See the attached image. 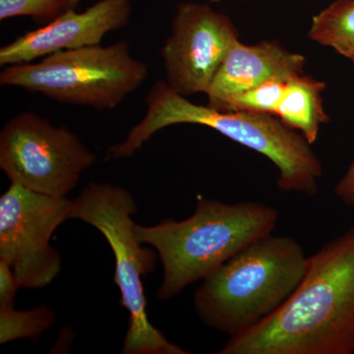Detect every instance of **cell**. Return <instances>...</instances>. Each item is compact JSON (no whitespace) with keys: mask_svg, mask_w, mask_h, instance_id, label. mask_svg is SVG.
<instances>
[{"mask_svg":"<svg viewBox=\"0 0 354 354\" xmlns=\"http://www.w3.org/2000/svg\"><path fill=\"white\" fill-rule=\"evenodd\" d=\"M218 354H353L354 225L312 257L292 297Z\"/></svg>","mask_w":354,"mask_h":354,"instance_id":"cell-1","label":"cell"},{"mask_svg":"<svg viewBox=\"0 0 354 354\" xmlns=\"http://www.w3.org/2000/svg\"><path fill=\"white\" fill-rule=\"evenodd\" d=\"M145 101V115L124 141L106 151V160L132 157L153 134L172 125H202L269 158L278 169L279 189L308 197L318 193L323 174L320 160L304 135L277 116L221 111L209 104H194L165 81L153 84Z\"/></svg>","mask_w":354,"mask_h":354,"instance_id":"cell-2","label":"cell"},{"mask_svg":"<svg viewBox=\"0 0 354 354\" xmlns=\"http://www.w3.org/2000/svg\"><path fill=\"white\" fill-rule=\"evenodd\" d=\"M276 209L255 201L228 204L198 199L186 220H165L153 227L135 223L138 241L157 250L164 267L160 299L178 295L191 283L206 279L242 249L272 234Z\"/></svg>","mask_w":354,"mask_h":354,"instance_id":"cell-3","label":"cell"},{"mask_svg":"<svg viewBox=\"0 0 354 354\" xmlns=\"http://www.w3.org/2000/svg\"><path fill=\"white\" fill-rule=\"evenodd\" d=\"M307 266L304 247L292 237H263L203 279L194 297L197 315L230 337L241 335L292 297Z\"/></svg>","mask_w":354,"mask_h":354,"instance_id":"cell-4","label":"cell"},{"mask_svg":"<svg viewBox=\"0 0 354 354\" xmlns=\"http://www.w3.org/2000/svg\"><path fill=\"white\" fill-rule=\"evenodd\" d=\"M136 203L129 191L109 183H90L70 206L68 218L97 228L109 242L115 259L114 283L120 290V304L129 312L124 354H185L156 329L147 315L142 278L155 269L156 253L142 247L135 234L132 216Z\"/></svg>","mask_w":354,"mask_h":354,"instance_id":"cell-5","label":"cell"},{"mask_svg":"<svg viewBox=\"0 0 354 354\" xmlns=\"http://www.w3.org/2000/svg\"><path fill=\"white\" fill-rule=\"evenodd\" d=\"M148 76V65L133 57L127 41H120L108 46L58 51L35 64L4 67L0 85L38 93L62 104L111 111Z\"/></svg>","mask_w":354,"mask_h":354,"instance_id":"cell-6","label":"cell"},{"mask_svg":"<svg viewBox=\"0 0 354 354\" xmlns=\"http://www.w3.org/2000/svg\"><path fill=\"white\" fill-rule=\"evenodd\" d=\"M95 160L75 133L32 111L16 114L0 131V169L35 192L66 197Z\"/></svg>","mask_w":354,"mask_h":354,"instance_id":"cell-7","label":"cell"},{"mask_svg":"<svg viewBox=\"0 0 354 354\" xmlns=\"http://www.w3.org/2000/svg\"><path fill=\"white\" fill-rule=\"evenodd\" d=\"M71 203L15 183L0 198V259L12 267L21 288H46L62 271V258L50 241L69 220Z\"/></svg>","mask_w":354,"mask_h":354,"instance_id":"cell-8","label":"cell"},{"mask_svg":"<svg viewBox=\"0 0 354 354\" xmlns=\"http://www.w3.org/2000/svg\"><path fill=\"white\" fill-rule=\"evenodd\" d=\"M239 39V32L227 15L207 4L183 2L177 6L171 36L160 51L165 82L184 97L206 94Z\"/></svg>","mask_w":354,"mask_h":354,"instance_id":"cell-9","label":"cell"},{"mask_svg":"<svg viewBox=\"0 0 354 354\" xmlns=\"http://www.w3.org/2000/svg\"><path fill=\"white\" fill-rule=\"evenodd\" d=\"M132 11L131 0H99L83 12L69 9L57 19L2 46L0 65L28 64L58 51L101 44L106 35L129 23Z\"/></svg>","mask_w":354,"mask_h":354,"instance_id":"cell-10","label":"cell"},{"mask_svg":"<svg viewBox=\"0 0 354 354\" xmlns=\"http://www.w3.org/2000/svg\"><path fill=\"white\" fill-rule=\"evenodd\" d=\"M306 59L277 41L247 46L235 41L216 71L206 95L212 108L228 97L270 81H290L304 74Z\"/></svg>","mask_w":354,"mask_h":354,"instance_id":"cell-11","label":"cell"},{"mask_svg":"<svg viewBox=\"0 0 354 354\" xmlns=\"http://www.w3.org/2000/svg\"><path fill=\"white\" fill-rule=\"evenodd\" d=\"M325 88L322 81L304 74L290 79L277 113V118L304 135L311 145L318 138L322 124L330 121L323 106Z\"/></svg>","mask_w":354,"mask_h":354,"instance_id":"cell-12","label":"cell"},{"mask_svg":"<svg viewBox=\"0 0 354 354\" xmlns=\"http://www.w3.org/2000/svg\"><path fill=\"white\" fill-rule=\"evenodd\" d=\"M308 36L348 58L354 50V0H335L314 16Z\"/></svg>","mask_w":354,"mask_h":354,"instance_id":"cell-13","label":"cell"},{"mask_svg":"<svg viewBox=\"0 0 354 354\" xmlns=\"http://www.w3.org/2000/svg\"><path fill=\"white\" fill-rule=\"evenodd\" d=\"M55 319V312L46 305L23 311L0 308V344L19 339L35 341L50 329Z\"/></svg>","mask_w":354,"mask_h":354,"instance_id":"cell-14","label":"cell"},{"mask_svg":"<svg viewBox=\"0 0 354 354\" xmlns=\"http://www.w3.org/2000/svg\"><path fill=\"white\" fill-rule=\"evenodd\" d=\"M288 81L274 80L228 97L216 109L234 113L271 114L277 116ZM215 109V108H214Z\"/></svg>","mask_w":354,"mask_h":354,"instance_id":"cell-15","label":"cell"},{"mask_svg":"<svg viewBox=\"0 0 354 354\" xmlns=\"http://www.w3.org/2000/svg\"><path fill=\"white\" fill-rule=\"evenodd\" d=\"M69 9V0H0V20L28 16L46 25Z\"/></svg>","mask_w":354,"mask_h":354,"instance_id":"cell-16","label":"cell"},{"mask_svg":"<svg viewBox=\"0 0 354 354\" xmlns=\"http://www.w3.org/2000/svg\"><path fill=\"white\" fill-rule=\"evenodd\" d=\"M21 288L12 267L0 259V308L14 307L16 292Z\"/></svg>","mask_w":354,"mask_h":354,"instance_id":"cell-17","label":"cell"},{"mask_svg":"<svg viewBox=\"0 0 354 354\" xmlns=\"http://www.w3.org/2000/svg\"><path fill=\"white\" fill-rule=\"evenodd\" d=\"M335 195L346 206L354 207V158L348 171L335 185Z\"/></svg>","mask_w":354,"mask_h":354,"instance_id":"cell-18","label":"cell"},{"mask_svg":"<svg viewBox=\"0 0 354 354\" xmlns=\"http://www.w3.org/2000/svg\"><path fill=\"white\" fill-rule=\"evenodd\" d=\"M81 0H69L70 6H71L72 9H76V7L78 6V4L80 3Z\"/></svg>","mask_w":354,"mask_h":354,"instance_id":"cell-19","label":"cell"},{"mask_svg":"<svg viewBox=\"0 0 354 354\" xmlns=\"http://www.w3.org/2000/svg\"><path fill=\"white\" fill-rule=\"evenodd\" d=\"M348 59H351V62H353V64L354 65V50L351 51V55H348Z\"/></svg>","mask_w":354,"mask_h":354,"instance_id":"cell-20","label":"cell"},{"mask_svg":"<svg viewBox=\"0 0 354 354\" xmlns=\"http://www.w3.org/2000/svg\"><path fill=\"white\" fill-rule=\"evenodd\" d=\"M211 1H213V2H220V1H221V0H211Z\"/></svg>","mask_w":354,"mask_h":354,"instance_id":"cell-21","label":"cell"}]
</instances>
